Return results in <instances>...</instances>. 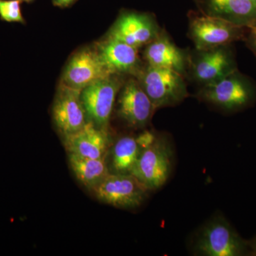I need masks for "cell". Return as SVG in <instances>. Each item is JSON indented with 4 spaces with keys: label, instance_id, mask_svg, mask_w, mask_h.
<instances>
[{
    "label": "cell",
    "instance_id": "cell-9",
    "mask_svg": "<svg viewBox=\"0 0 256 256\" xmlns=\"http://www.w3.org/2000/svg\"><path fill=\"white\" fill-rule=\"evenodd\" d=\"M162 32L154 15L124 10L120 14L106 36L139 50L152 42Z\"/></svg>",
    "mask_w": 256,
    "mask_h": 256
},
{
    "label": "cell",
    "instance_id": "cell-16",
    "mask_svg": "<svg viewBox=\"0 0 256 256\" xmlns=\"http://www.w3.org/2000/svg\"><path fill=\"white\" fill-rule=\"evenodd\" d=\"M190 58V52L176 46L164 30L144 46L143 52V58L148 65L170 69L184 77L188 76Z\"/></svg>",
    "mask_w": 256,
    "mask_h": 256
},
{
    "label": "cell",
    "instance_id": "cell-7",
    "mask_svg": "<svg viewBox=\"0 0 256 256\" xmlns=\"http://www.w3.org/2000/svg\"><path fill=\"white\" fill-rule=\"evenodd\" d=\"M122 76L110 75L96 80L80 92L88 122L108 130L118 94L124 84Z\"/></svg>",
    "mask_w": 256,
    "mask_h": 256
},
{
    "label": "cell",
    "instance_id": "cell-20",
    "mask_svg": "<svg viewBox=\"0 0 256 256\" xmlns=\"http://www.w3.org/2000/svg\"><path fill=\"white\" fill-rule=\"evenodd\" d=\"M244 42L256 57V28H249Z\"/></svg>",
    "mask_w": 256,
    "mask_h": 256
},
{
    "label": "cell",
    "instance_id": "cell-10",
    "mask_svg": "<svg viewBox=\"0 0 256 256\" xmlns=\"http://www.w3.org/2000/svg\"><path fill=\"white\" fill-rule=\"evenodd\" d=\"M156 108L136 77L124 82L117 96L116 112L132 129H143L150 122Z\"/></svg>",
    "mask_w": 256,
    "mask_h": 256
},
{
    "label": "cell",
    "instance_id": "cell-18",
    "mask_svg": "<svg viewBox=\"0 0 256 256\" xmlns=\"http://www.w3.org/2000/svg\"><path fill=\"white\" fill-rule=\"evenodd\" d=\"M69 168L79 184L92 193L110 174L105 159H92L68 154Z\"/></svg>",
    "mask_w": 256,
    "mask_h": 256
},
{
    "label": "cell",
    "instance_id": "cell-23",
    "mask_svg": "<svg viewBox=\"0 0 256 256\" xmlns=\"http://www.w3.org/2000/svg\"><path fill=\"white\" fill-rule=\"evenodd\" d=\"M21 2H26V3H32L33 2H34L35 0H20Z\"/></svg>",
    "mask_w": 256,
    "mask_h": 256
},
{
    "label": "cell",
    "instance_id": "cell-2",
    "mask_svg": "<svg viewBox=\"0 0 256 256\" xmlns=\"http://www.w3.org/2000/svg\"><path fill=\"white\" fill-rule=\"evenodd\" d=\"M136 78L156 110L176 106L188 96L185 77L174 70L146 64Z\"/></svg>",
    "mask_w": 256,
    "mask_h": 256
},
{
    "label": "cell",
    "instance_id": "cell-19",
    "mask_svg": "<svg viewBox=\"0 0 256 256\" xmlns=\"http://www.w3.org/2000/svg\"><path fill=\"white\" fill-rule=\"evenodd\" d=\"M20 0H0V20L6 22L26 24Z\"/></svg>",
    "mask_w": 256,
    "mask_h": 256
},
{
    "label": "cell",
    "instance_id": "cell-11",
    "mask_svg": "<svg viewBox=\"0 0 256 256\" xmlns=\"http://www.w3.org/2000/svg\"><path fill=\"white\" fill-rule=\"evenodd\" d=\"M80 92L62 82L58 88L52 106V119L62 138L80 130L88 122Z\"/></svg>",
    "mask_w": 256,
    "mask_h": 256
},
{
    "label": "cell",
    "instance_id": "cell-22",
    "mask_svg": "<svg viewBox=\"0 0 256 256\" xmlns=\"http://www.w3.org/2000/svg\"><path fill=\"white\" fill-rule=\"evenodd\" d=\"M248 242L249 252L250 256H256V236L250 240H248Z\"/></svg>",
    "mask_w": 256,
    "mask_h": 256
},
{
    "label": "cell",
    "instance_id": "cell-1",
    "mask_svg": "<svg viewBox=\"0 0 256 256\" xmlns=\"http://www.w3.org/2000/svg\"><path fill=\"white\" fill-rule=\"evenodd\" d=\"M198 98L228 112L245 110L256 102V82L238 70L202 86Z\"/></svg>",
    "mask_w": 256,
    "mask_h": 256
},
{
    "label": "cell",
    "instance_id": "cell-3",
    "mask_svg": "<svg viewBox=\"0 0 256 256\" xmlns=\"http://www.w3.org/2000/svg\"><path fill=\"white\" fill-rule=\"evenodd\" d=\"M194 250L198 255L205 256L250 254L248 240L222 215L216 216L202 227L196 237Z\"/></svg>",
    "mask_w": 256,
    "mask_h": 256
},
{
    "label": "cell",
    "instance_id": "cell-6",
    "mask_svg": "<svg viewBox=\"0 0 256 256\" xmlns=\"http://www.w3.org/2000/svg\"><path fill=\"white\" fill-rule=\"evenodd\" d=\"M236 70L238 66L232 44L208 50L195 48L190 53L188 74L202 86L220 80Z\"/></svg>",
    "mask_w": 256,
    "mask_h": 256
},
{
    "label": "cell",
    "instance_id": "cell-15",
    "mask_svg": "<svg viewBox=\"0 0 256 256\" xmlns=\"http://www.w3.org/2000/svg\"><path fill=\"white\" fill-rule=\"evenodd\" d=\"M62 139L68 154L92 159H105L112 144L108 130L96 127L90 122Z\"/></svg>",
    "mask_w": 256,
    "mask_h": 256
},
{
    "label": "cell",
    "instance_id": "cell-8",
    "mask_svg": "<svg viewBox=\"0 0 256 256\" xmlns=\"http://www.w3.org/2000/svg\"><path fill=\"white\" fill-rule=\"evenodd\" d=\"M150 190L132 174H110L92 191L98 201L122 210L142 205Z\"/></svg>",
    "mask_w": 256,
    "mask_h": 256
},
{
    "label": "cell",
    "instance_id": "cell-5",
    "mask_svg": "<svg viewBox=\"0 0 256 256\" xmlns=\"http://www.w3.org/2000/svg\"><path fill=\"white\" fill-rule=\"evenodd\" d=\"M172 162V146L169 140L156 134L154 140L142 151L132 174L150 191H153L166 182Z\"/></svg>",
    "mask_w": 256,
    "mask_h": 256
},
{
    "label": "cell",
    "instance_id": "cell-21",
    "mask_svg": "<svg viewBox=\"0 0 256 256\" xmlns=\"http://www.w3.org/2000/svg\"><path fill=\"white\" fill-rule=\"evenodd\" d=\"M77 0H52L54 5L60 8H66L73 5Z\"/></svg>",
    "mask_w": 256,
    "mask_h": 256
},
{
    "label": "cell",
    "instance_id": "cell-13",
    "mask_svg": "<svg viewBox=\"0 0 256 256\" xmlns=\"http://www.w3.org/2000/svg\"><path fill=\"white\" fill-rule=\"evenodd\" d=\"M156 136V133L146 130L138 136L118 138L111 144L106 156L110 174H132L142 151Z\"/></svg>",
    "mask_w": 256,
    "mask_h": 256
},
{
    "label": "cell",
    "instance_id": "cell-12",
    "mask_svg": "<svg viewBox=\"0 0 256 256\" xmlns=\"http://www.w3.org/2000/svg\"><path fill=\"white\" fill-rule=\"evenodd\" d=\"M95 48H82L68 60L62 75V84L82 90L92 82L110 76Z\"/></svg>",
    "mask_w": 256,
    "mask_h": 256
},
{
    "label": "cell",
    "instance_id": "cell-17",
    "mask_svg": "<svg viewBox=\"0 0 256 256\" xmlns=\"http://www.w3.org/2000/svg\"><path fill=\"white\" fill-rule=\"evenodd\" d=\"M202 12L237 26L256 28V0H200Z\"/></svg>",
    "mask_w": 256,
    "mask_h": 256
},
{
    "label": "cell",
    "instance_id": "cell-4",
    "mask_svg": "<svg viewBox=\"0 0 256 256\" xmlns=\"http://www.w3.org/2000/svg\"><path fill=\"white\" fill-rule=\"evenodd\" d=\"M188 36L198 50L244 41L249 28L237 26L204 13H190Z\"/></svg>",
    "mask_w": 256,
    "mask_h": 256
},
{
    "label": "cell",
    "instance_id": "cell-14",
    "mask_svg": "<svg viewBox=\"0 0 256 256\" xmlns=\"http://www.w3.org/2000/svg\"><path fill=\"white\" fill-rule=\"evenodd\" d=\"M96 48L111 75L136 77L144 66L140 58L139 50L110 37L106 36Z\"/></svg>",
    "mask_w": 256,
    "mask_h": 256
}]
</instances>
